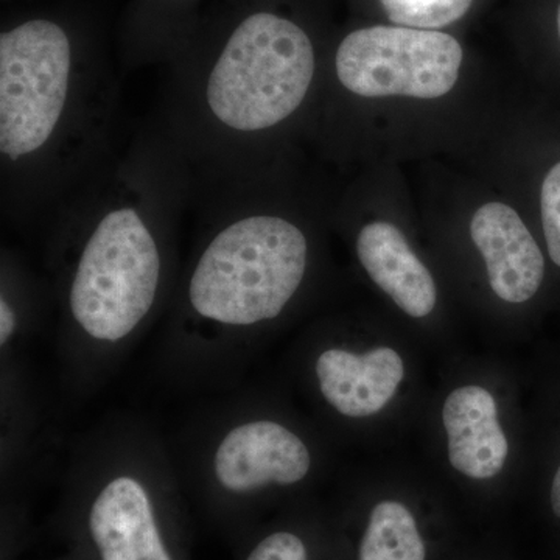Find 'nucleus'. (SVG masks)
<instances>
[{"label":"nucleus","instance_id":"nucleus-18","mask_svg":"<svg viewBox=\"0 0 560 560\" xmlns=\"http://www.w3.org/2000/svg\"><path fill=\"white\" fill-rule=\"evenodd\" d=\"M556 35H558L560 44V0L558 3V9H556Z\"/></svg>","mask_w":560,"mask_h":560},{"label":"nucleus","instance_id":"nucleus-2","mask_svg":"<svg viewBox=\"0 0 560 560\" xmlns=\"http://www.w3.org/2000/svg\"><path fill=\"white\" fill-rule=\"evenodd\" d=\"M120 88L66 25L32 18L0 35V209L49 221L120 147Z\"/></svg>","mask_w":560,"mask_h":560},{"label":"nucleus","instance_id":"nucleus-6","mask_svg":"<svg viewBox=\"0 0 560 560\" xmlns=\"http://www.w3.org/2000/svg\"><path fill=\"white\" fill-rule=\"evenodd\" d=\"M86 533L97 560H178L153 497L130 475L102 486L88 510Z\"/></svg>","mask_w":560,"mask_h":560},{"label":"nucleus","instance_id":"nucleus-7","mask_svg":"<svg viewBox=\"0 0 560 560\" xmlns=\"http://www.w3.org/2000/svg\"><path fill=\"white\" fill-rule=\"evenodd\" d=\"M312 458L300 436L272 420H253L228 431L213 455V475L232 495H248L270 485L300 482Z\"/></svg>","mask_w":560,"mask_h":560},{"label":"nucleus","instance_id":"nucleus-8","mask_svg":"<svg viewBox=\"0 0 560 560\" xmlns=\"http://www.w3.org/2000/svg\"><path fill=\"white\" fill-rule=\"evenodd\" d=\"M470 235L488 267L490 287L500 300H533L545 278V257L518 213L501 202L475 212Z\"/></svg>","mask_w":560,"mask_h":560},{"label":"nucleus","instance_id":"nucleus-14","mask_svg":"<svg viewBox=\"0 0 560 560\" xmlns=\"http://www.w3.org/2000/svg\"><path fill=\"white\" fill-rule=\"evenodd\" d=\"M539 202L548 256L560 268V160L548 168L541 179Z\"/></svg>","mask_w":560,"mask_h":560},{"label":"nucleus","instance_id":"nucleus-3","mask_svg":"<svg viewBox=\"0 0 560 560\" xmlns=\"http://www.w3.org/2000/svg\"><path fill=\"white\" fill-rule=\"evenodd\" d=\"M173 61L156 124L195 180L270 173L272 140L304 108L318 73L308 32L278 11L253 10L210 49Z\"/></svg>","mask_w":560,"mask_h":560},{"label":"nucleus","instance_id":"nucleus-1","mask_svg":"<svg viewBox=\"0 0 560 560\" xmlns=\"http://www.w3.org/2000/svg\"><path fill=\"white\" fill-rule=\"evenodd\" d=\"M194 195V172L154 121L51 215L62 302L80 334L117 345L150 318Z\"/></svg>","mask_w":560,"mask_h":560},{"label":"nucleus","instance_id":"nucleus-10","mask_svg":"<svg viewBox=\"0 0 560 560\" xmlns=\"http://www.w3.org/2000/svg\"><path fill=\"white\" fill-rule=\"evenodd\" d=\"M452 466L474 480H489L503 469L510 445L497 419L492 394L481 386L453 390L442 410Z\"/></svg>","mask_w":560,"mask_h":560},{"label":"nucleus","instance_id":"nucleus-9","mask_svg":"<svg viewBox=\"0 0 560 560\" xmlns=\"http://www.w3.org/2000/svg\"><path fill=\"white\" fill-rule=\"evenodd\" d=\"M404 374V361L389 348L361 355L329 349L316 361L324 399L348 418H368L382 411L399 389Z\"/></svg>","mask_w":560,"mask_h":560},{"label":"nucleus","instance_id":"nucleus-16","mask_svg":"<svg viewBox=\"0 0 560 560\" xmlns=\"http://www.w3.org/2000/svg\"><path fill=\"white\" fill-rule=\"evenodd\" d=\"M21 323V307L16 302V298L9 289L2 287V294H0V345L5 348L18 329Z\"/></svg>","mask_w":560,"mask_h":560},{"label":"nucleus","instance_id":"nucleus-4","mask_svg":"<svg viewBox=\"0 0 560 560\" xmlns=\"http://www.w3.org/2000/svg\"><path fill=\"white\" fill-rule=\"evenodd\" d=\"M270 173L197 183L200 241L179 289L187 319L243 330L279 318L308 268V238L268 197Z\"/></svg>","mask_w":560,"mask_h":560},{"label":"nucleus","instance_id":"nucleus-15","mask_svg":"<svg viewBox=\"0 0 560 560\" xmlns=\"http://www.w3.org/2000/svg\"><path fill=\"white\" fill-rule=\"evenodd\" d=\"M243 560H308V551L298 534L276 530L257 541Z\"/></svg>","mask_w":560,"mask_h":560},{"label":"nucleus","instance_id":"nucleus-12","mask_svg":"<svg viewBox=\"0 0 560 560\" xmlns=\"http://www.w3.org/2000/svg\"><path fill=\"white\" fill-rule=\"evenodd\" d=\"M425 544L407 506L382 501L372 510L359 560H425Z\"/></svg>","mask_w":560,"mask_h":560},{"label":"nucleus","instance_id":"nucleus-5","mask_svg":"<svg viewBox=\"0 0 560 560\" xmlns=\"http://www.w3.org/2000/svg\"><path fill=\"white\" fill-rule=\"evenodd\" d=\"M464 51L441 31L371 25L338 44L334 73L342 90L363 98H438L458 81Z\"/></svg>","mask_w":560,"mask_h":560},{"label":"nucleus","instance_id":"nucleus-17","mask_svg":"<svg viewBox=\"0 0 560 560\" xmlns=\"http://www.w3.org/2000/svg\"><path fill=\"white\" fill-rule=\"evenodd\" d=\"M551 506L555 514L560 518V466L558 471H556L555 480H552Z\"/></svg>","mask_w":560,"mask_h":560},{"label":"nucleus","instance_id":"nucleus-11","mask_svg":"<svg viewBox=\"0 0 560 560\" xmlns=\"http://www.w3.org/2000/svg\"><path fill=\"white\" fill-rule=\"evenodd\" d=\"M357 256L370 278L407 315L423 318L434 311L436 283L396 226L374 221L361 228Z\"/></svg>","mask_w":560,"mask_h":560},{"label":"nucleus","instance_id":"nucleus-13","mask_svg":"<svg viewBox=\"0 0 560 560\" xmlns=\"http://www.w3.org/2000/svg\"><path fill=\"white\" fill-rule=\"evenodd\" d=\"M393 25L441 31L463 20L474 0H378Z\"/></svg>","mask_w":560,"mask_h":560}]
</instances>
